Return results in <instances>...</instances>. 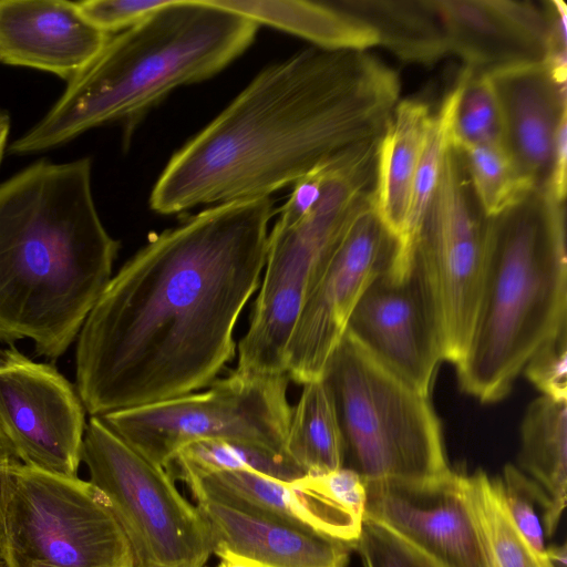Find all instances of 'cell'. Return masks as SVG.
<instances>
[{
  "label": "cell",
  "instance_id": "obj_1",
  "mask_svg": "<svg viewBox=\"0 0 567 567\" xmlns=\"http://www.w3.org/2000/svg\"><path fill=\"white\" fill-rule=\"evenodd\" d=\"M274 214L270 197L210 206L154 236L112 276L78 336L75 388L90 416L217 379L259 288Z\"/></svg>",
  "mask_w": 567,
  "mask_h": 567
},
{
  "label": "cell",
  "instance_id": "obj_2",
  "mask_svg": "<svg viewBox=\"0 0 567 567\" xmlns=\"http://www.w3.org/2000/svg\"><path fill=\"white\" fill-rule=\"evenodd\" d=\"M396 72L369 51L311 45L268 65L168 161L151 208L268 198L381 137L400 101Z\"/></svg>",
  "mask_w": 567,
  "mask_h": 567
},
{
  "label": "cell",
  "instance_id": "obj_3",
  "mask_svg": "<svg viewBox=\"0 0 567 567\" xmlns=\"http://www.w3.org/2000/svg\"><path fill=\"white\" fill-rule=\"evenodd\" d=\"M90 158L39 161L0 184V340L63 355L112 278Z\"/></svg>",
  "mask_w": 567,
  "mask_h": 567
},
{
  "label": "cell",
  "instance_id": "obj_4",
  "mask_svg": "<svg viewBox=\"0 0 567 567\" xmlns=\"http://www.w3.org/2000/svg\"><path fill=\"white\" fill-rule=\"evenodd\" d=\"M258 24L213 0H168L111 35L51 110L9 146L30 155L93 127L137 121L178 86L217 74L252 43Z\"/></svg>",
  "mask_w": 567,
  "mask_h": 567
},
{
  "label": "cell",
  "instance_id": "obj_5",
  "mask_svg": "<svg viewBox=\"0 0 567 567\" xmlns=\"http://www.w3.org/2000/svg\"><path fill=\"white\" fill-rule=\"evenodd\" d=\"M564 203L535 192L489 219L477 312L461 389L481 402L505 398L533 353L567 328Z\"/></svg>",
  "mask_w": 567,
  "mask_h": 567
},
{
  "label": "cell",
  "instance_id": "obj_6",
  "mask_svg": "<svg viewBox=\"0 0 567 567\" xmlns=\"http://www.w3.org/2000/svg\"><path fill=\"white\" fill-rule=\"evenodd\" d=\"M328 383L344 443V465L363 481L422 482L449 475L440 420L429 395L349 333L333 352Z\"/></svg>",
  "mask_w": 567,
  "mask_h": 567
},
{
  "label": "cell",
  "instance_id": "obj_7",
  "mask_svg": "<svg viewBox=\"0 0 567 567\" xmlns=\"http://www.w3.org/2000/svg\"><path fill=\"white\" fill-rule=\"evenodd\" d=\"M0 557L6 567H134L100 489L20 461L2 483Z\"/></svg>",
  "mask_w": 567,
  "mask_h": 567
},
{
  "label": "cell",
  "instance_id": "obj_8",
  "mask_svg": "<svg viewBox=\"0 0 567 567\" xmlns=\"http://www.w3.org/2000/svg\"><path fill=\"white\" fill-rule=\"evenodd\" d=\"M289 378L233 371L206 390L99 416L151 462L166 468L198 441H226L286 454ZM288 457V456H287Z\"/></svg>",
  "mask_w": 567,
  "mask_h": 567
},
{
  "label": "cell",
  "instance_id": "obj_9",
  "mask_svg": "<svg viewBox=\"0 0 567 567\" xmlns=\"http://www.w3.org/2000/svg\"><path fill=\"white\" fill-rule=\"evenodd\" d=\"M81 462L101 491L131 548L134 567H205L214 554L210 527L151 462L99 416L85 427Z\"/></svg>",
  "mask_w": 567,
  "mask_h": 567
},
{
  "label": "cell",
  "instance_id": "obj_10",
  "mask_svg": "<svg viewBox=\"0 0 567 567\" xmlns=\"http://www.w3.org/2000/svg\"><path fill=\"white\" fill-rule=\"evenodd\" d=\"M461 154L447 150L420 229L411 271L433 321L442 360H462L473 330L487 254L489 219L474 205Z\"/></svg>",
  "mask_w": 567,
  "mask_h": 567
},
{
  "label": "cell",
  "instance_id": "obj_11",
  "mask_svg": "<svg viewBox=\"0 0 567 567\" xmlns=\"http://www.w3.org/2000/svg\"><path fill=\"white\" fill-rule=\"evenodd\" d=\"M393 248L371 192L357 205L308 288L287 348L289 380L302 385L323 378L358 301L389 265Z\"/></svg>",
  "mask_w": 567,
  "mask_h": 567
},
{
  "label": "cell",
  "instance_id": "obj_12",
  "mask_svg": "<svg viewBox=\"0 0 567 567\" xmlns=\"http://www.w3.org/2000/svg\"><path fill=\"white\" fill-rule=\"evenodd\" d=\"M80 395L51 363L0 349V432L19 461L76 477L86 427Z\"/></svg>",
  "mask_w": 567,
  "mask_h": 567
},
{
  "label": "cell",
  "instance_id": "obj_13",
  "mask_svg": "<svg viewBox=\"0 0 567 567\" xmlns=\"http://www.w3.org/2000/svg\"><path fill=\"white\" fill-rule=\"evenodd\" d=\"M365 488L364 519L433 567H495L465 475L367 482Z\"/></svg>",
  "mask_w": 567,
  "mask_h": 567
},
{
  "label": "cell",
  "instance_id": "obj_14",
  "mask_svg": "<svg viewBox=\"0 0 567 567\" xmlns=\"http://www.w3.org/2000/svg\"><path fill=\"white\" fill-rule=\"evenodd\" d=\"M195 499L209 498L311 529L348 544L360 538L367 502L363 478L348 467L281 481L247 471L181 477Z\"/></svg>",
  "mask_w": 567,
  "mask_h": 567
},
{
  "label": "cell",
  "instance_id": "obj_15",
  "mask_svg": "<svg viewBox=\"0 0 567 567\" xmlns=\"http://www.w3.org/2000/svg\"><path fill=\"white\" fill-rule=\"evenodd\" d=\"M386 267L365 288L346 332L429 395L442 361L436 331L412 271L399 276Z\"/></svg>",
  "mask_w": 567,
  "mask_h": 567
},
{
  "label": "cell",
  "instance_id": "obj_16",
  "mask_svg": "<svg viewBox=\"0 0 567 567\" xmlns=\"http://www.w3.org/2000/svg\"><path fill=\"white\" fill-rule=\"evenodd\" d=\"M449 51L473 74L543 63L550 48L546 6L509 0H433Z\"/></svg>",
  "mask_w": 567,
  "mask_h": 567
},
{
  "label": "cell",
  "instance_id": "obj_17",
  "mask_svg": "<svg viewBox=\"0 0 567 567\" xmlns=\"http://www.w3.org/2000/svg\"><path fill=\"white\" fill-rule=\"evenodd\" d=\"M65 0H0V63L37 69L66 82L82 72L110 37Z\"/></svg>",
  "mask_w": 567,
  "mask_h": 567
},
{
  "label": "cell",
  "instance_id": "obj_18",
  "mask_svg": "<svg viewBox=\"0 0 567 567\" xmlns=\"http://www.w3.org/2000/svg\"><path fill=\"white\" fill-rule=\"evenodd\" d=\"M486 75L498 104L503 144L520 173L542 192L550 176L559 125L567 118L566 82L544 62Z\"/></svg>",
  "mask_w": 567,
  "mask_h": 567
},
{
  "label": "cell",
  "instance_id": "obj_19",
  "mask_svg": "<svg viewBox=\"0 0 567 567\" xmlns=\"http://www.w3.org/2000/svg\"><path fill=\"white\" fill-rule=\"evenodd\" d=\"M196 506L206 518L214 554L228 551L260 567H347L348 544L308 528L209 498Z\"/></svg>",
  "mask_w": 567,
  "mask_h": 567
},
{
  "label": "cell",
  "instance_id": "obj_20",
  "mask_svg": "<svg viewBox=\"0 0 567 567\" xmlns=\"http://www.w3.org/2000/svg\"><path fill=\"white\" fill-rule=\"evenodd\" d=\"M432 114L423 101L400 100L379 140L372 199L394 247L404 233L412 187Z\"/></svg>",
  "mask_w": 567,
  "mask_h": 567
},
{
  "label": "cell",
  "instance_id": "obj_21",
  "mask_svg": "<svg viewBox=\"0 0 567 567\" xmlns=\"http://www.w3.org/2000/svg\"><path fill=\"white\" fill-rule=\"evenodd\" d=\"M266 24L300 37L328 50L369 51L379 45L377 32L337 1L311 0H213Z\"/></svg>",
  "mask_w": 567,
  "mask_h": 567
},
{
  "label": "cell",
  "instance_id": "obj_22",
  "mask_svg": "<svg viewBox=\"0 0 567 567\" xmlns=\"http://www.w3.org/2000/svg\"><path fill=\"white\" fill-rule=\"evenodd\" d=\"M518 464L547 499L544 529L550 536L566 505L567 401L540 395L530 402L520 425Z\"/></svg>",
  "mask_w": 567,
  "mask_h": 567
},
{
  "label": "cell",
  "instance_id": "obj_23",
  "mask_svg": "<svg viewBox=\"0 0 567 567\" xmlns=\"http://www.w3.org/2000/svg\"><path fill=\"white\" fill-rule=\"evenodd\" d=\"M368 23L384 47L405 63L432 65L450 51L433 0H341Z\"/></svg>",
  "mask_w": 567,
  "mask_h": 567
},
{
  "label": "cell",
  "instance_id": "obj_24",
  "mask_svg": "<svg viewBox=\"0 0 567 567\" xmlns=\"http://www.w3.org/2000/svg\"><path fill=\"white\" fill-rule=\"evenodd\" d=\"M287 456L305 475H321L344 465V443L331 390L322 378L302 384L286 439Z\"/></svg>",
  "mask_w": 567,
  "mask_h": 567
},
{
  "label": "cell",
  "instance_id": "obj_25",
  "mask_svg": "<svg viewBox=\"0 0 567 567\" xmlns=\"http://www.w3.org/2000/svg\"><path fill=\"white\" fill-rule=\"evenodd\" d=\"M467 76L463 69L457 82L432 114L426 141L415 174L403 236L394 247L388 270L404 276L411 270L415 243L433 198L442 163L452 145L451 132L454 114Z\"/></svg>",
  "mask_w": 567,
  "mask_h": 567
},
{
  "label": "cell",
  "instance_id": "obj_26",
  "mask_svg": "<svg viewBox=\"0 0 567 567\" xmlns=\"http://www.w3.org/2000/svg\"><path fill=\"white\" fill-rule=\"evenodd\" d=\"M456 151L462 156L472 192L486 218L503 215L538 192L517 168L503 142Z\"/></svg>",
  "mask_w": 567,
  "mask_h": 567
},
{
  "label": "cell",
  "instance_id": "obj_27",
  "mask_svg": "<svg viewBox=\"0 0 567 567\" xmlns=\"http://www.w3.org/2000/svg\"><path fill=\"white\" fill-rule=\"evenodd\" d=\"M181 478L187 474L247 471L281 481L302 477V471L287 456L259 447L226 441H198L182 449L166 467Z\"/></svg>",
  "mask_w": 567,
  "mask_h": 567
},
{
  "label": "cell",
  "instance_id": "obj_28",
  "mask_svg": "<svg viewBox=\"0 0 567 567\" xmlns=\"http://www.w3.org/2000/svg\"><path fill=\"white\" fill-rule=\"evenodd\" d=\"M470 495L484 529L495 567H544L505 506L499 480L477 471L466 476Z\"/></svg>",
  "mask_w": 567,
  "mask_h": 567
},
{
  "label": "cell",
  "instance_id": "obj_29",
  "mask_svg": "<svg viewBox=\"0 0 567 567\" xmlns=\"http://www.w3.org/2000/svg\"><path fill=\"white\" fill-rule=\"evenodd\" d=\"M466 71L467 76L452 124V146L460 150L503 142L498 104L488 75Z\"/></svg>",
  "mask_w": 567,
  "mask_h": 567
},
{
  "label": "cell",
  "instance_id": "obj_30",
  "mask_svg": "<svg viewBox=\"0 0 567 567\" xmlns=\"http://www.w3.org/2000/svg\"><path fill=\"white\" fill-rule=\"evenodd\" d=\"M499 483L505 506L515 526L545 561V529L540 522V511L544 522L548 504L543 491L511 464L504 467V476Z\"/></svg>",
  "mask_w": 567,
  "mask_h": 567
},
{
  "label": "cell",
  "instance_id": "obj_31",
  "mask_svg": "<svg viewBox=\"0 0 567 567\" xmlns=\"http://www.w3.org/2000/svg\"><path fill=\"white\" fill-rule=\"evenodd\" d=\"M524 370L542 395L567 401V328L543 343Z\"/></svg>",
  "mask_w": 567,
  "mask_h": 567
},
{
  "label": "cell",
  "instance_id": "obj_32",
  "mask_svg": "<svg viewBox=\"0 0 567 567\" xmlns=\"http://www.w3.org/2000/svg\"><path fill=\"white\" fill-rule=\"evenodd\" d=\"M168 0H84L76 1L83 17L101 31L113 34L130 29Z\"/></svg>",
  "mask_w": 567,
  "mask_h": 567
},
{
  "label": "cell",
  "instance_id": "obj_33",
  "mask_svg": "<svg viewBox=\"0 0 567 567\" xmlns=\"http://www.w3.org/2000/svg\"><path fill=\"white\" fill-rule=\"evenodd\" d=\"M363 567H433L380 526L364 519L355 548Z\"/></svg>",
  "mask_w": 567,
  "mask_h": 567
},
{
  "label": "cell",
  "instance_id": "obj_34",
  "mask_svg": "<svg viewBox=\"0 0 567 567\" xmlns=\"http://www.w3.org/2000/svg\"><path fill=\"white\" fill-rule=\"evenodd\" d=\"M17 462H19V458L17 457L12 447L0 432V499L4 476L8 470Z\"/></svg>",
  "mask_w": 567,
  "mask_h": 567
},
{
  "label": "cell",
  "instance_id": "obj_35",
  "mask_svg": "<svg viewBox=\"0 0 567 567\" xmlns=\"http://www.w3.org/2000/svg\"><path fill=\"white\" fill-rule=\"evenodd\" d=\"M219 557V563L214 567H260L258 564H256L252 560H249L245 557L223 551L217 554Z\"/></svg>",
  "mask_w": 567,
  "mask_h": 567
},
{
  "label": "cell",
  "instance_id": "obj_36",
  "mask_svg": "<svg viewBox=\"0 0 567 567\" xmlns=\"http://www.w3.org/2000/svg\"><path fill=\"white\" fill-rule=\"evenodd\" d=\"M545 560L551 566V567H566V545H555L550 547H546L545 553Z\"/></svg>",
  "mask_w": 567,
  "mask_h": 567
},
{
  "label": "cell",
  "instance_id": "obj_37",
  "mask_svg": "<svg viewBox=\"0 0 567 567\" xmlns=\"http://www.w3.org/2000/svg\"><path fill=\"white\" fill-rule=\"evenodd\" d=\"M9 132H10V116L4 111L0 110V163H1L3 154L6 152Z\"/></svg>",
  "mask_w": 567,
  "mask_h": 567
},
{
  "label": "cell",
  "instance_id": "obj_38",
  "mask_svg": "<svg viewBox=\"0 0 567 567\" xmlns=\"http://www.w3.org/2000/svg\"><path fill=\"white\" fill-rule=\"evenodd\" d=\"M0 567H6V565H4V563H3L1 557H0Z\"/></svg>",
  "mask_w": 567,
  "mask_h": 567
},
{
  "label": "cell",
  "instance_id": "obj_39",
  "mask_svg": "<svg viewBox=\"0 0 567 567\" xmlns=\"http://www.w3.org/2000/svg\"><path fill=\"white\" fill-rule=\"evenodd\" d=\"M544 567H551L546 560L544 561Z\"/></svg>",
  "mask_w": 567,
  "mask_h": 567
}]
</instances>
